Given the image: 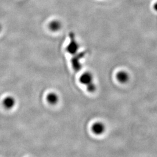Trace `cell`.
<instances>
[{"mask_svg":"<svg viewBox=\"0 0 157 157\" xmlns=\"http://www.w3.org/2000/svg\"><path fill=\"white\" fill-rule=\"evenodd\" d=\"M69 36H70L71 41H70L69 44H68L67 47V51L69 54H71L73 55V54H75L78 52L79 46H78V42L75 40L74 33H71Z\"/></svg>","mask_w":157,"mask_h":157,"instance_id":"6da1fadb","label":"cell"},{"mask_svg":"<svg viewBox=\"0 0 157 157\" xmlns=\"http://www.w3.org/2000/svg\"><path fill=\"white\" fill-rule=\"evenodd\" d=\"M3 105L7 109L13 108L16 104V100L12 96H8L3 100Z\"/></svg>","mask_w":157,"mask_h":157,"instance_id":"7a4b0ae2","label":"cell"},{"mask_svg":"<svg viewBox=\"0 0 157 157\" xmlns=\"http://www.w3.org/2000/svg\"><path fill=\"white\" fill-rule=\"evenodd\" d=\"M91 129L95 135H101L105 131V126L101 122H96L92 126Z\"/></svg>","mask_w":157,"mask_h":157,"instance_id":"3957f363","label":"cell"},{"mask_svg":"<svg viewBox=\"0 0 157 157\" xmlns=\"http://www.w3.org/2000/svg\"><path fill=\"white\" fill-rule=\"evenodd\" d=\"M48 28L51 31L53 32H56L62 28V23L57 19L52 20L49 23Z\"/></svg>","mask_w":157,"mask_h":157,"instance_id":"277c9868","label":"cell"},{"mask_svg":"<svg viewBox=\"0 0 157 157\" xmlns=\"http://www.w3.org/2000/svg\"><path fill=\"white\" fill-rule=\"evenodd\" d=\"M80 82L84 85H88L93 82V76L89 72L84 73L80 78Z\"/></svg>","mask_w":157,"mask_h":157,"instance_id":"5b68a950","label":"cell"},{"mask_svg":"<svg viewBox=\"0 0 157 157\" xmlns=\"http://www.w3.org/2000/svg\"><path fill=\"white\" fill-rule=\"evenodd\" d=\"M46 99L51 105H56L59 101V97L55 93H50L47 95Z\"/></svg>","mask_w":157,"mask_h":157,"instance_id":"8992f818","label":"cell"},{"mask_svg":"<svg viewBox=\"0 0 157 157\" xmlns=\"http://www.w3.org/2000/svg\"><path fill=\"white\" fill-rule=\"evenodd\" d=\"M117 78L118 81L121 83H125L129 80V75L128 73L124 71H121L117 74Z\"/></svg>","mask_w":157,"mask_h":157,"instance_id":"52a82bcc","label":"cell"},{"mask_svg":"<svg viewBox=\"0 0 157 157\" xmlns=\"http://www.w3.org/2000/svg\"><path fill=\"white\" fill-rule=\"evenodd\" d=\"M87 90L89 91L90 92H94L96 89V86L95 84H94L93 82L91 83L90 84L87 85Z\"/></svg>","mask_w":157,"mask_h":157,"instance_id":"ba28073f","label":"cell"},{"mask_svg":"<svg viewBox=\"0 0 157 157\" xmlns=\"http://www.w3.org/2000/svg\"><path fill=\"white\" fill-rule=\"evenodd\" d=\"M154 10H155V11H157V2H156V3L155 4V5L154 6Z\"/></svg>","mask_w":157,"mask_h":157,"instance_id":"9c48e42d","label":"cell"},{"mask_svg":"<svg viewBox=\"0 0 157 157\" xmlns=\"http://www.w3.org/2000/svg\"><path fill=\"white\" fill-rule=\"evenodd\" d=\"M1 30H2V26H1V25H0V32L1 31Z\"/></svg>","mask_w":157,"mask_h":157,"instance_id":"30bf717a","label":"cell"}]
</instances>
